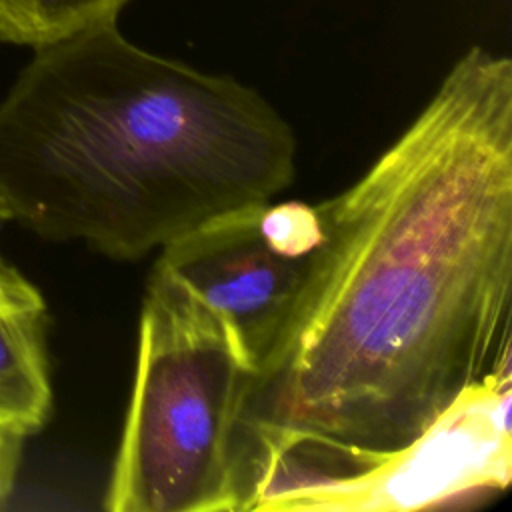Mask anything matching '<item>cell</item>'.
Listing matches in <instances>:
<instances>
[{"label":"cell","mask_w":512,"mask_h":512,"mask_svg":"<svg viewBox=\"0 0 512 512\" xmlns=\"http://www.w3.org/2000/svg\"><path fill=\"white\" fill-rule=\"evenodd\" d=\"M316 210L322 238L250 380L242 450L402 446L510 362L512 60L470 46L408 128Z\"/></svg>","instance_id":"obj_1"},{"label":"cell","mask_w":512,"mask_h":512,"mask_svg":"<svg viewBox=\"0 0 512 512\" xmlns=\"http://www.w3.org/2000/svg\"><path fill=\"white\" fill-rule=\"evenodd\" d=\"M294 170V132L258 90L140 48L118 22L36 48L0 100L14 220L116 260L272 200Z\"/></svg>","instance_id":"obj_2"},{"label":"cell","mask_w":512,"mask_h":512,"mask_svg":"<svg viewBox=\"0 0 512 512\" xmlns=\"http://www.w3.org/2000/svg\"><path fill=\"white\" fill-rule=\"evenodd\" d=\"M252 374L208 308L152 268L108 512H240Z\"/></svg>","instance_id":"obj_3"},{"label":"cell","mask_w":512,"mask_h":512,"mask_svg":"<svg viewBox=\"0 0 512 512\" xmlns=\"http://www.w3.org/2000/svg\"><path fill=\"white\" fill-rule=\"evenodd\" d=\"M510 406L512 364L504 362L402 446H256L244 462V510L414 512L480 502L512 480Z\"/></svg>","instance_id":"obj_4"},{"label":"cell","mask_w":512,"mask_h":512,"mask_svg":"<svg viewBox=\"0 0 512 512\" xmlns=\"http://www.w3.org/2000/svg\"><path fill=\"white\" fill-rule=\"evenodd\" d=\"M320 238L316 206L268 200L202 222L160 248L154 266L208 308L254 376L296 304Z\"/></svg>","instance_id":"obj_5"},{"label":"cell","mask_w":512,"mask_h":512,"mask_svg":"<svg viewBox=\"0 0 512 512\" xmlns=\"http://www.w3.org/2000/svg\"><path fill=\"white\" fill-rule=\"evenodd\" d=\"M48 310L28 280L0 302V424L36 434L52 410Z\"/></svg>","instance_id":"obj_6"},{"label":"cell","mask_w":512,"mask_h":512,"mask_svg":"<svg viewBox=\"0 0 512 512\" xmlns=\"http://www.w3.org/2000/svg\"><path fill=\"white\" fill-rule=\"evenodd\" d=\"M132 0H0V42L32 50L118 22Z\"/></svg>","instance_id":"obj_7"},{"label":"cell","mask_w":512,"mask_h":512,"mask_svg":"<svg viewBox=\"0 0 512 512\" xmlns=\"http://www.w3.org/2000/svg\"><path fill=\"white\" fill-rule=\"evenodd\" d=\"M26 438L28 434L22 430L0 424V510L6 506L14 492Z\"/></svg>","instance_id":"obj_8"},{"label":"cell","mask_w":512,"mask_h":512,"mask_svg":"<svg viewBox=\"0 0 512 512\" xmlns=\"http://www.w3.org/2000/svg\"><path fill=\"white\" fill-rule=\"evenodd\" d=\"M14 220V214H12V208L6 200V196L0 192V224L4 222H12Z\"/></svg>","instance_id":"obj_9"},{"label":"cell","mask_w":512,"mask_h":512,"mask_svg":"<svg viewBox=\"0 0 512 512\" xmlns=\"http://www.w3.org/2000/svg\"><path fill=\"white\" fill-rule=\"evenodd\" d=\"M2 266H4V262H2V258H0V268H2Z\"/></svg>","instance_id":"obj_10"}]
</instances>
